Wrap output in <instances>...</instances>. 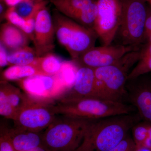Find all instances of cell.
Listing matches in <instances>:
<instances>
[{"instance_id":"6da1fadb","label":"cell","mask_w":151,"mask_h":151,"mask_svg":"<svg viewBox=\"0 0 151 151\" xmlns=\"http://www.w3.org/2000/svg\"><path fill=\"white\" fill-rule=\"evenodd\" d=\"M141 119L132 113L92 120L83 141L74 151H108L126 137Z\"/></svg>"},{"instance_id":"7a4b0ae2","label":"cell","mask_w":151,"mask_h":151,"mask_svg":"<svg viewBox=\"0 0 151 151\" xmlns=\"http://www.w3.org/2000/svg\"><path fill=\"white\" fill-rule=\"evenodd\" d=\"M50 107L55 115L92 120L130 114L135 110L134 106L123 102L94 97L57 100Z\"/></svg>"},{"instance_id":"3957f363","label":"cell","mask_w":151,"mask_h":151,"mask_svg":"<svg viewBox=\"0 0 151 151\" xmlns=\"http://www.w3.org/2000/svg\"><path fill=\"white\" fill-rule=\"evenodd\" d=\"M140 50L127 53L112 65L94 69L98 98L122 102L127 95L126 85L130 69L140 59Z\"/></svg>"},{"instance_id":"277c9868","label":"cell","mask_w":151,"mask_h":151,"mask_svg":"<svg viewBox=\"0 0 151 151\" xmlns=\"http://www.w3.org/2000/svg\"><path fill=\"white\" fill-rule=\"evenodd\" d=\"M65 116L56 117L43 132V146L48 151H74L81 145L90 122Z\"/></svg>"},{"instance_id":"5b68a950","label":"cell","mask_w":151,"mask_h":151,"mask_svg":"<svg viewBox=\"0 0 151 151\" xmlns=\"http://www.w3.org/2000/svg\"><path fill=\"white\" fill-rule=\"evenodd\" d=\"M120 2L121 21L115 37L118 40L117 44L142 46L145 44V23L149 11L146 1L120 0Z\"/></svg>"},{"instance_id":"8992f818","label":"cell","mask_w":151,"mask_h":151,"mask_svg":"<svg viewBox=\"0 0 151 151\" xmlns=\"http://www.w3.org/2000/svg\"><path fill=\"white\" fill-rule=\"evenodd\" d=\"M17 82L30 98L45 103H54L67 91L58 74L34 76Z\"/></svg>"},{"instance_id":"52a82bcc","label":"cell","mask_w":151,"mask_h":151,"mask_svg":"<svg viewBox=\"0 0 151 151\" xmlns=\"http://www.w3.org/2000/svg\"><path fill=\"white\" fill-rule=\"evenodd\" d=\"M97 14L93 30L103 45L112 44L119 29L121 17L120 0H97Z\"/></svg>"},{"instance_id":"ba28073f","label":"cell","mask_w":151,"mask_h":151,"mask_svg":"<svg viewBox=\"0 0 151 151\" xmlns=\"http://www.w3.org/2000/svg\"><path fill=\"white\" fill-rule=\"evenodd\" d=\"M50 104L32 99L18 113L14 121V127L37 132L46 129L56 117Z\"/></svg>"},{"instance_id":"9c48e42d","label":"cell","mask_w":151,"mask_h":151,"mask_svg":"<svg viewBox=\"0 0 151 151\" xmlns=\"http://www.w3.org/2000/svg\"><path fill=\"white\" fill-rule=\"evenodd\" d=\"M141 47L126 46L117 44L94 46L74 61L78 66L95 69L114 64L127 53L140 49Z\"/></svg>"},{"instance_id":"30bf717a","label":"cell","mask_w":151,"mask_h":151,"mask_svg":"<svg viewBox=\"0 0 151 151\" xmlns=\"http://www.w3.org/2000/svg\"><path fill=\"white\" fill-rule=\"evenodd\" d=\"M55 35L52 17L45 7L38 13L32 41L37 57L52 52L55 47Z\"/></svg>"},{"instance_id":"8fae6325","label":"cell","mask_w":151,"mask_h":151,"mask_svg":"<svg viewBox=\"0 0 151 151\" xmlns=\"http://www.w3.org/2000/svg\"><path fill=\"white\" fill-rule=\"evenodd\" d=\"M127 95L145 122L151 124V80L143 76L127 81Z\"/></svg>"},{"instance_id":"7c38bea8","label":"cell","mask_w":151,"mask_h":151,"mask_svg":"<svg viewBox=\"0 0 151 151\" xmlns=\"http://www.w3.org/2000/svg\"><path fill=\"white\" fill-rule=\"evenodd\" d=\"M98 37L92 29L85 27L73 20L68 37L66 50L75 61L82 55L95 46Z\"/></svg>"},{"instance_id":"4fadbf2b","label":"cell","mask_w":151,"mask_h":151,"mask_svg":"<svg viewBox=\"0 0 151 151\" xmlns=\"http://www.w3.org/2000/svg\"><path fill=\"white\" fill-rule=\"evenodd\" d=\"M81 97L99 98L93 68L79 66L73 86L57 100Z\"/></svg>"},{"instance_id":"5bb4252c","label":"cell","mask_w":151,"mask_h":151,"mask_svg":"<svg viewBox=\"0 0 151 151\" xmlns=\"http://www.w3.org/2000/svg\"><path fill=\"white\" fill-rule=\"evenodd\" d=\"M8 134L16 151L26 150L43 145V132H32L14 127H8Z\"/></svg>"},{"instance_id":"9a60e30c","label":"cell","mask_w":151,"mask_h":151,"mask_svg":"<svg viewBox=\"0 0 151 151\" xmlns=\"http://www.w3.org/2000/svg\"><path fill=\"white\" fill-rule=\"evenodd\" d=\"M30 40L24 32L8 22L1 25L0 41L6 49L12 51L28 46Z\"/></svg>"},{"instance_id":"2e32d148","label":"cell","mask_w":151,"mask_h":151,"mask_svg":"<svg viewBox=\"0 0 151 151\" xmlns=\"http://www.w3.org/2000/svg\"><path fill=\"white\" fill-rule=\"evenodd\" d=\"M57 10L73 19L84 9L97 0H49Z\"/></svg>"},{"instance_id":"e0dca14e","label":"cell","mask_w":151,"mask_h":151,"mask_svg":"<svg viewBox=\"0 0 151 151\" xmlns=\"http://www.w3.org/2000/svg\"><path fill=\"white\" fill-rule=\"evenodd\" d=\"M63 61L52 52L37 58L32 63L42 75H57L60 72Z\"/></svg>"},{"instance_id":"ac0fdd59","label":"cell","mask_w":151,"mask_h":151,"mask_svg":"<svg viewBox=\"0 0 151 151\" xmlns=\"http://www.w3.org/2000/svg\"><path fill=\"white\" fill-rule=\"evenodd\" d=\"M0 85L4 89L8 99L17 115L32 100L25 93L23 94L18 88L9 83V81H1Z\"/></svg>"},{"instance_id":"d6986e66","label":"cell","mask_w":151,"mask_h":151,"mask_svg":"<svg viewBox=\"0 0 151 151\" xmlns=\"http://www.w3.org/2000/svg\"><path fill=\"white\" fill-rule=\"evenodd\" d=\"M36 75H42L33 64L11 65L2 72L1 81H19Z\"/></svg>"},{"instance_id":"ffe728a7","label":"cell","mask_w":151,"mask_h":151,"mask_svg":"<svg viewBox=\"0 0 151 151\" xmlns=\"http://www.w3.org/2000/svg\"><path fill=\"white\" fill-rule=\"evenodd\" d=\"M37 58L35 49L28 45L10 51L8 54L7 62L11 65H30Z\"/></svg>"},{"instance_id":"44dd1931","label":"cell","mask_w":151,"mask_h":151,"mask_svg":"<svg viewBox=\"0 0 151 151\" xmlns=\"http://www.w3.org/2000/svg\"><path fill=\"white\" fill-rule=\"evenodd\" d=\"M97 1L84 9L72 20L85 27L92 29L97 14Z\"/></svg>"},{"instance_id":"7402d4cb","label":"cell","mask_w":151,"mask_h":151,"mask_svg":"<svg viewBox=\"0 0 151 151\" xmlns=\"http://www.w3.org/2000/svg\"><path fill=\"white\" fill-rule=\"evenodd\" d=\"M78 67L73 60L63 61L61 70L58 74L67 88V91L73 86Z\"/></svg>"},{"instance_id":"603a6c76","label":"cell","mask_w":151,"mask_h":151,"mask_svg":"<svg viewBox=\"0 0 151 151\" xmlns=\"http://www.w3.org/2000/svg\"><path fill=\"white\" fill-rule=\"evenodd\" d=\"M151 72V55L141 58L130 71L128 80L134 79Z\"/></svg>"},{"instance_id":"cb8c5ba5","label":"cell","mask_w":151,"mask_h":151,"mask_svg":"<svg viewBox=\"0 0 151 151\" xmlns=\"http://www.w3.org/2000/svg\"><path fill=\"white\" fill-rule=\"evenodd\" d=\"M0 115L7 119L14 121L15 120L17 113L10 103L7 97L5 91L0 85Z\"/></svg>"},{"instance_id":"d4e9b609","label":"cell","mask_w":151,"mask_h":151,"mask_svg":"<svg viewBox=\"0 0 151 151\" xmlns=\"http://www.w3.org/2000/svg\"><path fill=\"white\" fill-rule=\"evenodd\" d=\"M132 129L136 145H142L148 137V124L146 122L138 123Z\"/></svg>"},{"instance_id":"484cf974","label":"cell","mask_w":151,"mask_h":151,"mask_svg":"<svg viewBox=\"0 0 151 151\" xmlns=\"http://www.w3.org/2000/svg\"><path fill=\"white\" fill-rule=\"evenodd\" d=\"M42 2H38L34 0H27L14 7L19 14L25 19L30 15Z\"/></svg>"},{"instance_id":"4316f807","label":"cell","mask_w":151,"mask_h":151,"mask_svg":"<svg viewBox=\"0 0 151 151\" xmlns=\"http://www.w3.org/2000/svg\"><path fill=\"white\" fill-rule=\"evenodd\" d=\"M4 19L22 30L24 27L25 20L17 12L14 7H9L5 15Z\"/></svg>"},{"instance_id":"83f0119b","label":"cell","mask_w":151,"mask_h":151,"mask_svg":"<svg viewBox=\"0 0 151 151\" xmlns=\"http://www.w3.org/2000/svg\"><path fill=\"white\" fill-rule=\"evenodd\" d=\"M8 127L1 124L0 128V151H16L8 134Z\"/></svg>"},{"instance_id":"f1b7e54d","label":"cell","mask_w":151,"mask_h":151,"mask_svg":"<svg viewBox=\"0 0 151 151\" xmlns=\"http://www.w3.org/2000/svg\"><path fill=\"white\" fill-rule=\"evenodd\" d=\"M136 144L133 139L127 135L117 145L108 151H134Z\"/></svg>"},{"instance_id":"f546056e","label":"cell","mask_w":151,"mask_h":151,"mask_svg":"<svg viewBox=\"0 0 151 151\" xmlns=\"http://www.w3.org/2000/svg\"><path fill=\"white\" fill-rule=\"evenodd\" d=\"M6 48L1 44L0 47V66L3 68L9 65L7 62L8 54Z\"/></svg>"},{"instance_id":"4dcf8cb0","label":"cell","mask_w":151,"mask_h":151,"mask_svg":"<svg viewBox=\"0 0 151 151\" xmlns=\"http://www.w3.org/2000/svg\"><path fill=\"white\" fill-rule=\"evenodd\" d=\"M151 33V9H149L145 26V44L146 40ZM144 44V45H145Z\"/></svg>"},{"instance_id":"1f68e13d","label":"cell","mask_w":151,"mask_h":151,"mask_svg":"<svg viewBox=\"0 0 151 151\" xmlns=\"http://www.w3.org/2000/svg\"><path fill=\"white\" fill-rule=\"evenodd\" d=\"M140 58L143 57L151 55V43L146 44L143 45L140 50Z\"/></svg>"},{"instance_id":"d6a6232c","label":"cell","mask_w":151,"mask_h":151,"mask_svg":"<svg viewBox=\"0 0 151 151\" xmlns=\"http://www.w3.org/2000/svg\"><path fill=\"white\" fill-rule=\"evenodd\" d=\"M27 0H0L1 1L4 2L9 7L15 6L20 3ZM38 2L43 1L45 0H34Z\"/></svg>"},{"instance_id":"836d02e7","label":"cell","mask_w":151,"mask_h":151,"mask_svg":"<svg viewBox=\"0 0 151 151\" xmlns=\"http://www.w3.org/2000/svg\"><path fill=\"white\" fill-rule=\"evenodd\" d=\"M9 7L4 2L0 1V18L1 20L4 19L5 15Z\"/></svg>"},{"instance_id":"e575fe53","label":"cell","mask_w":151,"mask_h":151,"mask_svg":"<svg viewBox=\"0 0 151 151\" xmlns=\"http://www.w3.org/2000/svg\"><path fill=\"white\" fill-rule=\"evenodd\" d=\"M134 151H151V149L143 145L139 146L136 145Z\"/></svg>"},{"instance_id":"d590c367","label":"cell","mask_w":151,"mask_h":151,"mask_svg":"<svg viewBox=\"0 0 151 151\" xmlns=\"http://www.w3.org/2000/svg\"><path fill=\"white\" fill-rule=\"evenodd\" d=\"M22 151H48L47 149L43 145L38 146V147H36L33 148L29 149V150H24Z\"/></svg>"},{"instance_id":"8d00e7d4","label":"cell","mask_w":151,"mask_h":151,"mask_svg":"<svg viewBox=\"0 0 151 151\" xmlns=\"http://www.w3.org/2000/svg\"><path fill=\"white\" fill-rule=\"evenodd\" d=\"M148 124V137L151 140V124Z\"/></svg>"},{"instance_id":"74e56055","label":"cell","mask_w":151,"mask_h":151,"mask_svg":"<svg viewBox=\"0 0 151 151\" xmlns=\"http://www.w3.org/2000/svg\"><path fill=\"white\" fill-rule=\"evenodd\" d=\"M147 2L149 3L150 6V8L151 9V0H149Z\"/></svg>"},{"instance_id":"f35d334b","label":"cell","mask_w":151,"mask_h":151,"mask_svg":"<svg viewBox=\"0 0 151 151\" xmlns=\"http://www.w3.org/2000/svg\"><path fill=\"white\" fill-rule=\"evenodd\" d=\"M143 1H148L149 0H143Z\"/></svg>"}]
</instances>
